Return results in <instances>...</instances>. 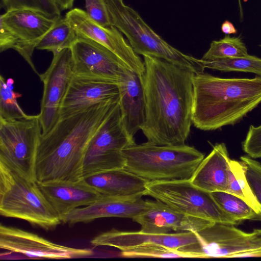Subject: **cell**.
Returning a JSON list of instances; mask_svg holds the SVG:
<instances>
[{
  "label": "cell",
  "mask_w": 261,
  "mask_h": 261,
  "mask_svg": "<svg viewBox=\"0 0 261 261\" xmlns=\"http://www.w3.org/2000/svg\"><path fill=\"white\" fill-rule=\"evenodd\" d=\"M143 62L145 120L141 130L157 145L185 144L192 124L194 72L150 56H143Z\"/></svg>",
  "instance_id": "cell-1"
},
{
  "label": "cell",
  "mask_w": 261,
  "mask_h": 261,
  "mask_svg": "<svg viewBox=\"0 0 261 261\" xmlns=\"http://www.w3.org/2000/svg\"><path fill=\"white\" fill-rule=\"evenodd\" d=\"M119 101V97L60 119L39 139L35 163L36 181H76L83 179L88 145Z\"/></svg>",
  "instance_id": "cell-2"
},
{
  "label": "cell",
  "mask_w": 261,
  "mask_h": 261,
  "mask_svg": "<svg viewBox=\"0 0 261 261\" xmlns=\"http://www.w3.org/2000/svg\"><path fill=\"white\" fill-rule=\"evenodd\" d=\"M193 86L192 124L202 130L234 125L261 102V76L226 79L197 72Z\"/></svg>",
  "instance_id": "cell-3"
},
{
  "label": "cell",
  "mask_w": 261,
  "mask_h": 261,
  "mask_svg": "<svg viewBox=\"0 0 261 261\" xmlns=\"http://www.w3.org/2000/svg\"><path fill=\"white\" fill-rule=\"evenodd\" d=\"M124 168L150 181L190 180L204 154L186 144L159 145L148 141L122 150Z\"/></svg>",
  "instance_id": "cell-4"
},
{
  "label": "cell",
  "mask_w": 261,
  "mask_h": 261,
  "mask_svg": "<svg viewBox=\"0 0 261 261\" xmlns=\"http://www.w3.org/2000/svg\"><path fill=\"white\" fill-rule=\"evenodd\" d=\"M0 214L23 220L46 230L62 223L37 182L1 161Z\"/></svg>",
  "instance_id": "cell-5"
},
{
  "label": "cell",
  "mask_w": 261,
  "mask_h": 261,
  "mask_svg": "<svg viewBox=\"0 0 261 261\" xmlns=\"http://www.w3.org/2000/svg\"><path fill=\"white\" fill-rule=\"evenodd\" d=\"M112 25L126 37L138 55L164 60L194 73L203 72L198 59L174 48L154 32L123 0H105Z\"/></svg>",
  "instance_id": "cell-6"
},
{
  "label": "cell",
  "mask_w": 261,
  "mask_h": 261,
  "mask_svg": "<svg viewBox=\"0 0 261 261\" xmlns=\"http://www.w3.org/2000/svg\"><path fill=\"white\" fill-rule=\"evenodd\" d=\"M146 188V195L180 213L214 222L239 224L220 207L211 193L195 186L190 180L150 181Z\"/></svg>",
  "instance_id": "cell-7"
},
{
  "label": "cell",
  "mask_w": 261,
  "mask_h": 261,
  "mask_svg": "<svg viewBox=\"0 0 261 261\" xmlns=\"http://www.w3.org/2000/svg\"><path fill=\"white\" fill-rule=\"evenodd\" d=\"M136 144L124 125L119 101L90 140L83 163V177L97 172L124 168L122 150Z\"/></svg>",
  "instance_id": "cell-8"
},
{
  "label": "cell",
  "mask_w": 261,
  "mask_h": 261,
  "mask_svg": "<svg viewBox=\"0 0 261 261\" xmlns=\"http://www.w3.org/2000/svg\"><path fill=\"white\" fill-rule=\"evenodd\" d=\"M39 116L0 120V161L36 181L35 163L41 133Z\"/></svg>",
  "instance_id": "cell-9"
},
{
  "label": "cell",
  "mask_w": 261,
  "mask_h": 261,
  "mask_svg": "<svg viewBox=\"0 0 261 261\" xmlns=\"http://www.w3.org/2000/svg\"><path fill=\"white\" fill-rule=\"evenodd\" d=\"M59 18L31 10L6 12L0 16L1 52L15 50L39 75L32 59L34 50Z\"/></svg>",
  "instance_id": "cell-10"
},
{
  "label": "cell",
  "mask_w": 261,
  "mask_h": 261,
  "mask_svg": "<svg viewBox=\"0 0 261 261\" xmlns=\"http://www.w3.org/2000/svg\"><path fill=\"white\" fill-rule=\"evenodd\" d=\"M195 233L203 258L261 257V229L246 232L234 225L214 222Z\"/></svg>",
  "instance_id": "cell-11"
},
{
  "label": "cell",
  "mask_w": 261,
  "mask_h": 261,
  "mask_svg": "<svg viewBox=\"0 0 261 261\" xmlns=\"http://www.w3.org/2000/svg\"><path fill=\"white\" fill-rule=\"evenodd\" d=\"M53 55L49 67L39 75L43 84L40 112L38 114L42 135L50 130L59 120L61 105L74 74L70 48Z\"/></svg>",
  "instance_id": "cell-12"
},
{
  "label": "cell",
  "mask_w": 261,
  "mask_h": 261,
  "mask_svg": "<svg viewBox=\"0 0 261 261\" xmlns=\"http://www.w3.org/2000/svg\"><path fill=\"white\" fill-rule=\"evenodd\" d=\"M70 48L74 74L101 79L119 85L130 70L111 50L91 39L78 36Z\"/></svg>",
  "instance_id": "cell-13"
},
{
  "label": "cell",
  "mask_w": 261,
  "mask_h": 261,
  "mask_svg": "<svg viewBox=\"0 0 261 261\" xmlns=\"http://www.w3.org/2000/svg\"><path fill=\"white\" fill-rule=\"evenodd\" d=\"M65 17L79 36L91 39L106 47L118 56L133 71L140 75L144 72L143 61L124 38L122 33L111 25L102 27L80 8L68 11Z\"/></svg>",
  "instance_id": "cell-14"
},
{
  "label": "cell",
  "mask_w": 261,
  "mask_h": 261,
  "mask_svg": "<svg viewBox=\"0 0 261 261\" xmlns=\"http://www.w3.org/2000/svg\"><path fill=\"white\" fill-rule=\"evenodd\" d=\"M0 248L32 258L69 259L90 256L88 248H75L54 243L17 228L0 225Z\"/></svg>",
  "instance_id": "cell-15"
},
{
  "label": "cell",
  "mask_w": 261,
  "mask_h": 261,
  "mask_svg": "<svg viewBox=\"0 0 261 261\" xmlns=\"http://www.w3.org/2000/svg\"><path fill=\"white\" fill-rule=\"evenodd\" d=\"M119 96L117 84L101 79L74 74L61 105L60 119Z\"/></svg>",
  "instance_id": "cell-16"
},
{
  "label": "cell",
  "mask_w": 261,
  "mask_h": 261,
  "mask_svg": "<svg viewBox=\"0 0 261 261\" xmlns=\"http://www.w3.org/2000/svg\"><path fill=\"white\" fill-rule=\"evenodd\" d=\"M147 208L133 219L141 231L149 233H167L171 231L196 232L214 222L177 211L156 200H147Z\"/></svg>",
  "instance_id": "cell-17"
},
{
  "label": "cell",
  "mask_w": 261,
  "mask_h": 261,
  "mask_svg": "<svg viewBox=\"0 0 261 261\" xmlns=\"http://www.w3.org/2000/svg\"><path fill=\"white\" fill-rule=\"evenodd\" d=\"M92 245L111 246L120 250L147 244H159L181 251L191 246L199 244L194 232L149 233L141 231H124L115 229L103 232L93 238Z\"/></svg>",
  "instance_id": "cell-18"
},
{
  "label": "cell",
  "mask_w": 261,
  "mask_h": 261,
  "mask_svg": "<svg viewBox=\"0 0 261 261\" xmlns=\"http://www.w3.org/2000/svg\"><path fill=\"white\" fill-rule=\"evenodd\" d=\"M38 185L62 222L72 211L89 205L102 196L83 179L76 181H53Z\"/></svg>",
  "instance_id": "cell-19"
},
{
  "label": "cell",
  "mask_w": 261,
  "mask_h": 261,
  "mask_svg": "<svg viewBox=\"0 0 261 261\" xmlns=\"http://www.w3.org/2000/svg\"><path fill=\"white\" fill-rule=\"evenodd\" d=\"M148 206L142 197H113L102 196L92 204L77 208L65 217L62 223L73 225L88 223L96 219L120 217L133 219Z\"/></svg>",
  "instance_id": "cell-20"
},
{
  "label": "cell",
  "mask_w": 261,
  "mask_h": 261,
  "mask_svg": "<svg viewBox=\"0 0 261 261\" xmlns=\"http://www.w3.org/2000/svg\"><path fill=\"white\" fill-rule=\"evenodd\" d=\"M83 179L102 196L121 198L146 195L148 182L124 168L97 172Z\"/></svg>",
  "instance_id": "cell-21"
},
{
  "label": "cell",
  "mask_w": 261,
  "mask_h": 261,
  "mask_svg": "<svg viewBox=\"0 0 261 261\" xmlns=\"http://www.w3.org/2000/svg\"><path fill=\"white\" fill-rule=\"evenodd\" d=\"M118 87L122 121L128 134L134 137L145 120V99L141 76L129 70Z\"/></svg>",
  "instance_id": "cell-22"
},
{
  "label": "cell",
  "mask_w": 261,
  "mask_h": 261,
  "mask_svg": "<svg viewBox=\"0 0 261 261\" xmlns=\"http://www.w3.org/2000/svg\"><path fill=\"white\" fill-rule=\"evenodd\" d=\"M230 159L225 143H216L190 179L195 186L208 192H226Z\"/></svg>",
  "instance_id": "cell-23"
},
{
  "label": "cell",
  "mask_w": 261,
  "mask_h": 261,
  "mask_svg": "<svg viewBox=\"0 0 261 261\" xmlns=\"http://www.w3.org/2000/svg\"><path fill=\"white\" fill-rule=\"evenodd\" d=\"M77 38L76 31L67 18L61 17L42 38L36 49L51 51L54 55L70 48Z\"/></svg>",
  "instance_id": "cell-24"
},
{
  "label": "cell",
  "mask_w": 261,
  "mask_h": 261,
  "mask_svg": "<svg viewBox=\"0 0 261 261\" xmlns=\"http://www.w3.org/2000/svg\"><path fill=\"white\" fill-rule=\"evenodd\" d=\"M245 171V165L241 161L230 160L226 192L241 198L257 213L261 214V205L248 183Z\"/></svg>",
  "instance_id": "cell-25"
},
{
  "label": "cell",
  "mask_w": 261,
  "mask_h": 261,
  "mask_svg": "<svg viewBox=\"0 0 261 261\" xmlns=\"http://www.w3.org/2000/svg\"><path fill=\"white\" fill-rule=\"evenodd\" d=\"M211 194L220 207L239 223L245 220L261 221V214L241 198L224 191L214 192Z\"/></svg>",
  "instance_id": "cell-26"
},
{
  "label": "cell",
  "mask_w": 261,
  "mask_h": 261,
  "mask_svg": "<svg viewBox=\"0 0 261 261\" xmlns=\"http://www.w3.org/2000/svg\"><path fill=\"white\" fill-rule=\"evenodd\" d=\"M198 61L204 70L209 68L224 72H251L261 76V58L249 54L242 57L214 61L198 59Z\"/></svg>",
  "instance_id": "cell-27"
},
{
  "label": "cell",
  "mask_w": 261,
  "mask_h": 261,
  "mask_svg": "<svg viewBox=\"0 0 261 261\" xmlns=\"http://www.w3.org/2000/svg\"><path fill=\"white\" fill-rule=\"evenodd\" d=\"M247 55V49L240 36L230 37L227 35L219 40L213 41L201 59L214 61L242 57Z\"/></svg>",
  "instance_id": "cell-28"
},
{
  "label": "cell",
  "mask_w": 261,
  "mask_h": 261,
  "mask_svg": "<svg viewBox=\"0 0 261 261\" xmlns=\"http://www.w3.org/2000/svg\"><path fill=\"white\" fill-rule=\"evenodd\" d=\"M14 81L12 79L5 82L2 75L0 77V120L7 121L20 120L29 116L19 106L17 98L21 94L13 89Z\"/></svg>",
  "instance_id": "cell-29"
},
{
  "label": "cell",
  "mask_w": 261,
  "mask_h": 261,
  "mask_svg": "<svg viewBox=\"0 0 261 261\" xmlns=\"http://www.w3.org/2000/svg\"><path fill=\"white\" fill-rule=\"evenodd\" d=\"M120 255L129 258H193L192 255L179 250L154 244H147L121 250Z\"/></svg>",
  "instance_id": "cell-30"
},
{
  "label": "cell",
  "mask_w": 261,
  "mask_h": 261,
  "mask_svg": "<svg viewBox=\"0 0 261 261\" xmlns=\"http://www.w3.org/2000/svg\"><path fill=\"white\" fill-rule=\"evenodd\" d=\"M1 7L6 12L26 9L42 13L51 18L61 16V10L53 0H1Z\"/></svg>",
  "instance_id": "cell-31"
},
{
  "label": "cell",
  "mask_w": 261,
  "mask_h": 261,
  "mask_svg": "<svg viewBox=\"0 0 261 261\" xmlns=\"http://www.w3.org/2000/svg\"><path fill=\"white\" fill-rule=\"evenodd\" d=\"M240 159L245 167L248 183L261 205V163L248 155L241 156Z\"/></svg>",
  "instance_id": "cell-32"
},
{
  "label": "cell",
  "mask_w": 261,
  "mask_h": 261,
  "mask_svg": "<svg viewBox=\"0 0 261 261\" xmlns=\"http://www.w3.org/2000/svg\"><path fill=\"white\" fill-rule=\"evenodd\" d=\"M85 2L86 12L92 20L102 27L112 25L105 0H85Z\"/></svg>",
  "instance_id": "cell-33"
},
{
  "label": "cell",
  "mask_w": 261,
  "mask_h": 261,
  "mask_svg": "<svg viewBox=\"0 0 261 261\" xmlns=\"http://www.w3.org/2000/svg\"><path fill=\"white\" fill-rule=\"evenodd\" d=\"M243 151L253 159L261 158V125L249 126L244 141L242 143Z\"/></svg>",
  "instance_id": "cell-34"
},
{
  "label": "cell",
  "mask_w": 261,
  "mask_h": 261,
  "mask_svg": "<svg viewBox=\"0 0 261 261\" xmlns=\"http://www.w3.org/2000/svg\"><path fill=\"white\" fill-rule=\"evenodd\" d=\"M221 31L226 35L235 34L237 30L234 27L232 23L228 20H225L221 25Z\"/></svg>",
  "instance_id": "cell-35"
},
{
  "label": "cell",
  "mask_w": 261,
  "mask_h": 261,
  "mask_svg": "<svg viewBox=\"0 0 261 261\" xmlns=\"http://www.w3.org/2000/svg\"><path fill=\"white\" fill-rule=\"evenodd\" d=\"M60 7L61 10L71 9L73 5L71 0H53Z\"/></svg>",
  "instance_id": "cell-36"
},
{
  "label": "cell",
  "mask_w": 261,
  "mask_h": 261,
  "mask_svg": "<svg viewBox=\"0 0 261 261\" xmlns=\"http://www.w3.org/2000/svg\"><path fill=\"white\" fill-rule=\"evenodd\" d=\"M74 0H71V1L73 3Z\"/></svg>",
  "instance_id": "cell-37"
},
{
  "label": "cell",
  "mask_w": 261,
  "mask_h": 261,
  "mask_svg": "<svg viewBox=\"0 0 261 261\" xmlns=\"http://www.w3.org/2000/svg\"><path fill=\"white\" fill-rule=\"evenodd\" d=\"M260 46H261V45Z\"/></svg>",
  "instance_id": "cell-38"
}]
</instances>
